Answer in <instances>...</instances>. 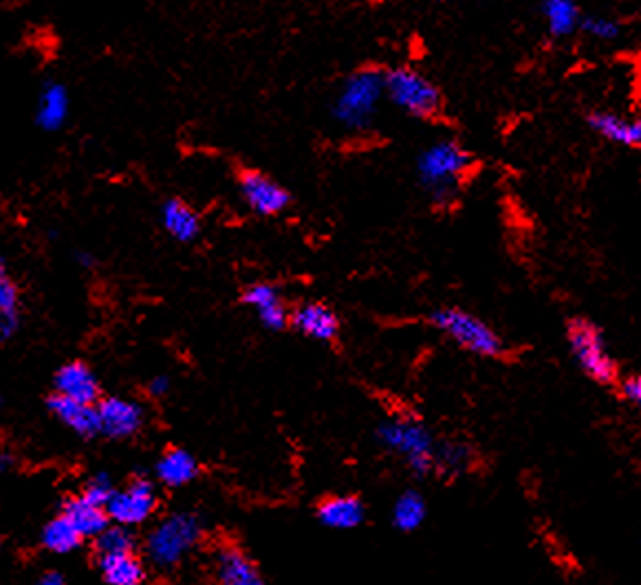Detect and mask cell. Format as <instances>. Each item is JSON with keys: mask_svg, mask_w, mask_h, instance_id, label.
Masks as SVG:
<instances>
[{"mask_svg": "<svg viewBox=\"0 0 641 585\" xmlns=\"http://www.w3.org/2000/svg\"><path fill=\"white\" fill-rule=\"evenodd\" d=\"M99 573L110 585H137L143 582L146 573L135 553L121 555H99Z\"/></svg>", "mask_w": 641, "mask_h": 585, "instance_id": "cell-21", "label": "cell"}, {"mask_svg": "<svg viewBox=\"0 0 641 585\" xmlns=\"http://www.w3.org/2000/svg\"><path fill=\"white\" fill-rule=\"evenodd\" d=\"M386 99L417 119H435L444 110L439 86L413 66H393L384 71Z\"/></svg>", "mask_w": 641, "mask_h": 585, "instance_id": "cell-5", "label": "cell"}, {"mask_svg": "<svg viewBox=\"0 0 641 585\" xmlns=\"http://www.w3.org/2000/svg\"><path fill=\"white\" fill-rule=\"evenodd\" d=\"M291 324L298 333L316 342H333L340 333V322L335 313L329 306L316 302L298 306L291 315Z\"/></svg>", "mask_w": 641, "mask_h": 585, "instance_id": "cell-13", "label": "cell"}, {"mask_svg": "<svg viewBox=\"0 0 641 585\" xmlns=\"http://www.w3.org/2000/svg\"><path fill=\"white\" fill-rule=\"evenodd\" d=\"M318 520L333 531H351L364 522V505L353 496H338L320 505Z\"/></svg>", "mask_w": 641, "mask_h": 585, "instance_id": "cell-18", "label": "cell"}, {"mask_svg": "<svg viewBox=\"0 0 641 585\" xmlns=\"http://www.w3.org/2000/svg\"><path fill=\"white\" fill-rule=\"evenodd\" d=\"M18 328V293L11 282L0 275V339H7Z\"/></svg>", "mask_w": 641, "mask_h": 585, "instance_id": "cell-28", "label": "cell"}, {"mask_svg": "<svg viewBox=\"0 0 641 585\" xmlns=\"http://www.w3.org/2000/svg\"><path fill=\"white\" fill-rule=\"evenodd\" d=\"M470 167V152L455 139L430 143L417 159L419 181L437 205H450L457 198L459 185Z\"/></svg>", "mask_w": 641, "mask_h": 585, "instance_id": "cell-2", "label": "cell"}, {"mask_svg": "<svg viewBox=\"0 0 641 585\" xmlns=\"http://www.w3.org/2000/svg\"><path fill=\"white\" fill-rule=\"evenodd\" d=\"M82 540H84V535L75 529V524L66 516L55 518L42 531V544L51 553H57V555L73 553L82 544Z\"/></svg>", "mask_w": 641, "mask_h": 585, "instance_id": "cell-23", "label": "cell"}, {"mask_svg": "<svg viewBox=\"0 0 641 585\" xmlns=\"http://www.w3.org/2000/svg\"><path fill=\"white\" fill-rule=\"evenodd\" d=\"M55 390L57 394L84 403H97L99 399V383L95 375L79 361L60 368V372L55 375Z\"/></svg>", "mask_w": 641, "mask_h": 585, "instance_id": "cell-14", "label": "cell"}, {"mask_svg": "<svg viewBox=\"0 0 641 585\" xmlns=\"http://www.w3.org/2000/svg\"><path fill=\"white\" fill-rule=\"evenodd\" d=\"M216 579L223 585H260L263 577L254 562H249L238 549H221L214 566Z\"/></svg>", "mask_w": 641, "mask_h": 585, "instance_id": "cell-17", "label": "cell"}, {"mask_svg": "<svg viewBox=\"0 0 641 585\" xmlns=\"http://www.w3.org/2000/svg\"><path fill=\"white\" fill-rule=\"evenodd\" d=\"M384 99V71L375 66H362L353 71L338 88L331 115L342 128L362 132L371 128Z\"/></svg>", "mask_w": 641, "mask_h": 585, "instance_id": "cell-1", "label": "cell"}, {"mask_svg": "<svg viewBox=\"0 0 641 585\" xmlns=\"http://www.w3.org/2000/svg\"><path fill=\"white\" fill-rule=\"evenodd\" d=\"M430 322L441 335H446L450 342H455L459 348L472 355L496 359L503 357L508 350L503 337L488 322H483L470 311L455 306L439 308L432 313Z\"/></svg>", "mask_w": 641, "mask_h": 585, "instance_id": "cell-4", "label": "cell"}, {"mask_svg": "<svg viewBox=\"0 0 641 585\" xmlns=\"http://www.w3.org/2000/svg\"><path fill=\"white\" fill-rule=\"evenodd\" d=\"M541 15L549 35L569 37L580 31L585 13L576 0H541Z\"/></svg>", "mask_w": 641, "mask_h": 585, "instance_id": "cell-16", "label": "cell"}, {"mask_svg": "<svg viewBox=\"0 0 641 585\" xmlns=\"http://www.w3.org/2000/svg\"><path fill=\"white\" fill-rule=\"evenodd\" d=\"M241 194L249 209L260 216H276L285 212L291 203V196L285 187L256 170H247L241 174Z\"/></svg>", "mask_w": 641, "mask_h": 585, "instance_id": "cell-9", "label": "cell"}, {"mask_svg": "<svg viewBox=\"0 0 641 585\" xmlns=\"http://www.w3.org/2000/svg\"><path fill=\"white\" fill-rule=\"evenodd\" d=\"M567 344L576 366L587 379L611 388L620 381V368L602 328L589 317H574L567 324Z\"/></svg>", "mask_w": 641, "mask_h": 585, "instance_id": "cell-3", "label": "cell"}, {"mask_svg": "<svg viewBox=\"0 0 641 585\" xmlns=\"http://www.w3.org/2000/svg\"><path fill=\"white\" fill-rule=\"evenodd\" d=\"M97 414H99V434L110 438H128L137 434L143 425L141 405L117 397L104 399L97 405Z\"/></svg>", "mask_w": 641, "mask_h": 585, "instance_id": "cell-11", "label": "cell"}, {"mask_svg": "<svg viewBox=\"0 0 641 585\" xmlns=\"http://www.w3.org/2000/svg\"><path fill=\"white\" fill-rule=\"evenodd\" d=\"M68 108H71V99H68L66 86L60 82H46L38 99V115H35L38 126L49 132L60 130L64 121L68 119Z\"/></svg>", "mask_w": 641, "mask_h": 585, "instance_id": "cell-15", "label": "cell"}, {"mask_svg": "<svg viewBox=\"0 0 641 585\" xmlns=\"http://www.w3.org/2000/svg\"><path fill=\"white\" fill-rule=\"evenodd\" d=\"M258 319H260V324H263L265 328H269V331H282V328L287 326V311H285L282 302H278V304H274V306L260 311V313H258Z\"/></svg>", "mask_w": 641, "mask_h": 585, "instance_id": "cell-32", "label": "cell"}, {"mask_svg": "<svg viewBox=\"0 0 641 585\" xmlns=\"http://www.w3.org/2000/svg\"><path fill=\"white\" fill-rule=\"evenodd\" d=\"M154 472L163 485L183 487L196 478L199 465H196L192 454H188L183 449H172L157 463Z\"/></svg>", "mask_w": 641, "mask_h": 585, "instance_id": "cell-22", "label": "cell"}, {"mask_svg": "<svg viewBox=\"0 0 641 585\" xmlns=\"http://www.w3.org/2000/svg\"><path fill=\"white\" fill-rule=\"evenodd\" d=\"M377 436L382 445L406 461L410 472L419 478L435 472L437 443L428 427L413 419H391L380 425Z\"/></svg>", "mask_w": 641, "mask_h": 585, "instance_id": "cell-6", "label": "cell"}, {"mask_svg": "<svg viewBox=\"0 0 641 585\" xmlns=\"http://www.w3.org/2000/svg\"><path fill=\"white\" fill-rule=\"evenodd\" d=\"M40 584L42 585L64 584V579H62V575H57V573H46V575H42V577H40Z\"/></svg>", "mask_w": 641, "mask_h": 585, "instance_id": "cell-34", "label": "cell"}, {"mask_svg": "<svg viewBox=\"0 0 641 585\" xmlns=\"http://www.w3.org/2000/svg\"><path fill=\"white\" fill-rule=\"evenodd\" d=\"M618 390H620V397L633 405L635 410L641 412V375H631V377H624L618 381Z\"/></svg>", "mask_w": 641, "mask_h": 585, "instance_id": "cell-31", "label": "cell"}, {"mask_svg": "<svg viewBox=\"0 0 641 585\" xmlns=\"http://www.w3.org/2000/svg\"><path fill=\"white\" fill-rule=\"evenodd\" d=\"M580 31L589 35L596 42H616L624 33V26L618 18L613 15H602V13H589L583 15Z\"/></svg>", "mask_w": 641, "mask_h": 585, "instance_id": "cell-26", "label": "cell"}, {"mask_svg": "<svg viewBox=\"0 0 641 585\" xmlns=\"http://www.w3.org/2000/svg\"><path fill=\"white\" fill-rule=\"evenodd\" d=\"M113 494H115V491H113V480H110V476H108V474H97V476H93V478L88 480V485H86V489H84L82 496H86L88 500H93V502L106 507V502L110 500Z\"/></svg>", "mask_w": 641, "mask_h": 585, "instance_id": "cell-30", "label": "cell"}, {"mask_svg": "<svg viewBox=\"0 0 641 585\" xmlns=\"http://www.w3.org/2000/svg\"><path fill=\"white\" fill-rule=\"evenodd\" d=\"M49 410L77 436L93 438L99 434V414L95 403H84L64 394H55L49 399Z\"/></svg>", "mask_w": 641, "mask_h": 585, "instance_id": "cell-12", "label": "cell"}, {"mask_svg": "<svg viewBox=\"0 0 641 585\" xmlns=\"http://www.w3.org/2000/svg\"><path fill=\"white\" fill-rule=\"evenodd\" d=\"M64 516L75 524V529L84 538H97L108 527V511L106 507L88 500L86 496L73 498L64 507Z\"/></svg>", "mask_w": 641, "mask_h": 585, "instance_id": "cell-19", "label": "cell"}, {"mask_svg": "<svg viewBox=\"0 0 641 585\" xmlns=\"http://www.w3.org/2000/svg\"><path fill=\"white\" fill-rule=\"evenodd\" d=\"M243 302H245L247 306H252L256 313H260V311H265V308L278 304L280 297H278V291H276L271 284H263V282H260V284H252V286L243 293Z\"/></svg>", "mask_w": 641, "mask_h": 585, "instance_id": "cell-29", "label": "cell"}, {"mask_svg": "<svg viewBox=\"0 0 641 585\" xmlns=\"http://www.w3.org/2000/svg\"><path fill=\"white\" fill-rule=\"evenodd\" d=\"M154 507H157V498L148 480H135L132 485H128V489L113 494L110 500L106 502L108 518L115 524H121L128 529L150 520Z\"/></svg>", "mask_w": 641, "mask_h": 585, "instance_id": "cell-8", "label": "cell"}, {"mask_svg": "<svg viewBox=\"0 0 641 585\" xmlns=\"http://www.w3.org/2000/svg\"><path fill=\"white\" fill-rule=\"evenodd\" d=\"M161 220L165 231L181 242H192L201 231L199 216L183 201H168L161 209Z\"/></svg>", "mask_w": 641, "mask_h": 585, "instance_id": "cell-20", "label": "cell"}, {"mask_svg": "<svg viewBox=\"0 0 641 585\" xmlns=\"http://www.w3.org/2000/svg\"><path fill=\"white\" fill-rule=\"evenodd\" d=\"M587 123L600 139L613 145L641 150V117H629L616 110H591Z\"/></svg>", "mask_w": 641, "mask_h": 585, "instance_id": "cell-10", "label": "cell"}, {"mask_svg": "<svg viewBox=\"0 0 641 585\" xmlns=\"http://www.w3.org/2000/svg\"><path fill=\"white\" fill-rule=\"evenodd\" d=\"M95 540H97V555L135 553V540H132L128 527H121V524L106 527Z\"/></svg>", "mask_w": 641, "mask_h": 585, "instance_id": "cell-27", "label": "cell"}, {"mask_svg": "<svg viewBox=\"0 0 641 585\" xmlns=\"http://www.w3.org/2000/svg\"><path fill=\"white\" fill-rule=\"evenodd\" d=\"M201 522L192 513H177L163 520L146 542L148 560L157 568H174L201 540Z\"/></svg>", "mask_w": 641, "mask_h": 585, "instance_id": "cell-7", "label": "cell"}, {"mask_svg": "<svg viewBox=\"0 0 641 585\" xmlns=\"http://www.w3.org/2000/svg\"><path fill=\"white\" fill-rule=\"evenodd\" d=\"M472 465V449L463 443H444L435 452V472L446 478L463 476Z\"/></svg>", "mask_w": 641, "mask_h": 585, "instance_id": "cell-25", "label": "cell"}, {"mask_svg": "<svg viewBox=\"0 0 641 585\" xmlns=\"http://www.w3.org/2000/svg\"><path fill=\"white\" fill-rule=\"evenodd\" d=\"M148 390H150L152 397H163V394L170 390V381H168L165 377H154V379L150 381Z\"/></svg>", "mask_w": 641, "mask_h": 585, "instance_id": "cell-33", "label": "cell"}, {"mask_svg": "<svg viewBox=\"0 0 641 585\" xmlns=\"http://www.w3.org/2000/svg\"><path fill=\"white\" fill-rule=\"evenodd\" d=\"M426 520V498L417 491H406L397 498L393 509V524L402 533L417 531Z\"/></svg>", "mask_w": 641, "mask_h": 585, "instance_id": "cell-24", "label": "cell"}]
</instances>
